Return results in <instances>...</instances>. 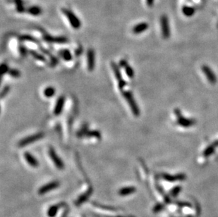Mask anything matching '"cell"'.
Here are the masks:
<instances>
[{"mask_svg":"<svg viewBox=\"0 0 218 217\" xmlns=\"http://www.w3.org/2000/svg\"><path fill=\"white\" fill-rule=\"evenodd\" d=\"M62 12L63 13L64 16L66 17L68 21H69V23L73 28L75 30L79 29L81 27V21L80 20L79 17L73 13L72 11L66 8H62Z\"/></svg>","mask_w":218,"mask_h":217,"instance_id":"cell-1","label":"cell"},{"mask_svg":"<svg viewBox=\"0 0 218 217\" xmlns=\"http://www.w3.org/2000/svg\"><path fill=\"white\" fill-rule=\"evenodd\" d=\"M19 51H20L21 54L22 56H25V54H26V49L25 48L24 46L21 45L20 47H19Z\"/></svg>","mask_w":218,"mask_h":217,"instance_id":"cell-35","label":"cell"},{"mask_svg":"<svg viewBox=\"0 0 218 217\" xmlns=\"http://www.w3.org/2000/svg\"><path fill=\"white\" fill-rule=\"evenodd\" d=\"M91 192L92 189L91 188H89L86 192H84L83 194H82L81 196L79 197V199H78V200L76 201V205H80L81 203H83V202H85L86 199L89 197L90 195H91Z\"/></svg>","mask_w":218,"mask_h":217,"instance_id":"cell-18","label":"cell"},{"mask_svg":"<svg viewBox=\"0 0 218 217\" xmlns=\"http://www.w3.org/2000/svg\"><path fill=\"white\" fill-rule=\"evenodd\" d=\"M128 64V63H127L126 60L122 59V60H121L120 62H119V66H120V67H122V68H125V67H126L127 66H128V64Z\"/></svg>","mask_w":218,"mask_h":217,"instance_id":"cell-36","label":"cell"},{"mask_svg":"<svg viewBox=\"0 0 218 217\" xmlns=\"http://www.w3.org/2000/svg\"><path fill=\"white\" fill-rule=\"evenodd\" d=\"M146 4L148 7L151 8L152 6H153L155 3V0H146Z\"/></svg>","mask_w":218,"mask_h":217,"instance_id":"cell-37","label":"cell"},{"mask_svg":"<svg viewBox=\"0 0 218 217\" xmlns=\"http://www.w3.org/2000/svg\"><path fill=\"white\" fill-rule=\"evenodd\" d=\"M196 8L193 6H184L182 8V12L184 16L187 17L192 16L195 14Z\"/></svg>","mask_w":218,"mask_h":217,"instance_id":"cell-19","label":"cell"},{"mask_svg":"<svg viewBox=\"0 0 218 217\" xmlns=\"http://www.w3.org/2000/svg\"><path fill=\"white\" fill-rule=\"evenodd\" d=\"M122 94L124 97L126 99V102H128L129 107H131L133 114L136 117H139L140 115V110L132 93L130 91H122Z\"/></svg>","mask_w":218,"mask_h":217,"instance_id":"cell-2","label":"cell"},{"mask_svg":"<svg viewBox=\"0 0 218 217\" xmlns=\"http://www.w3.org/2000/svg\"><path fill=\"white\" fill-rule=\"evenodd\" d=\"M81 52H82V49L81 47H79L76 50H75V55L76 56H79L81 54Z\"/></svg>","mask_w":218,"mask_h":217,"instance_id":"cell-38","label":"cell"},{"mask_svg":"<svg viewBox=\"0 0 218 217\" xmlns=\"http://www.w3.org/2000/svg\"><path fill=\"white\" fill-rule=\"evenodd\" d=\"M59 181H52L49 182V183H47L44 185V186L41 187V188L38 190V194L40 195H45V193L49 192V191H52L55 189L57 188L59 186Z\"/></svg>","mask_w":218,"mask_h":217,"instance_id":"cell-7","label":"cell"},{"mask_svg":"<svg viewBox=\"0 0 218 217\" xmlns=\"http://www.w3.org/2000/svg\"><path fill=\"white\" fill-rule=\"evenodd\" d=\"M13 2L15 4L16 11L18 13H23L25 12V8L23 5V0H13Z\"/></svg>","mask_w":218,"mask_h":217,"instance_id":"cell-21","label":"cell"},{"mask_svg":"<svg viewBox=\"0 0 218 217\" xmlns=\"http://www.w3.org/2000/svg\"><path fill=\"white\" fill-rule=\"evenodd\" d=\"M88 69L89 71H92L95 68V51L92 49H89L87 53Z\"/></svg>","mask_w":218,"mask_h":217,"instance_id":"cell-10","label":"cell"},{"mask_svg":"<svg viewBox=\"0 0 218 217\" xmlns=\"http://www.w3.org/2000/svg\"><path fill=\"white\" fill-rule=\"evenodd\" d=\"M118 83H119V88L121 90L124 89V87L126 85V82L124 80V79H122V81H119Z\"/></svg>","mask_w":218,"mask_h":217,"instance_id":"cell-33","label":"cell"},{"mask_svg":"<svg viewBox=\"0 0 218 217\" xmlns=\"http://www.w3.org/2000/svg\"><path fill=\"white\" fill-rule=\"evenodd\" d=\"M125 71H126V74L128 77L131 78H133V76H134V71H133V68L130 66H127L126 67H125Z\"/></svg>","mask_w":218,"mask_h":217,"instance_id":"cell-29","label":"cell"},{"mask_svg":"<svg viewBox=\"0 0 218 217\" xmlns=\"http://www.w3.org/2000/svg\"><path fill=\"white\" fill-rule=\"evenodd\" d=\"M59 54L65 61H70L72 59V54L68 49H62V50L59 51Z\"/></svg>","mask_w":218,"mask_h":217,"instance_id":"cell-22","label":"cell"},{"mask_svg":"<svg viewBox=\"0 0 218 217\" xmlns=\"http://www.w3.org/2000/svg\"><path fill=\"white\" fill-rule=\"evenodd\" d=\"M64 205H65L64 203H60L57 204V205L51 206L48 209V211H47V216H48V217H55L58 211H59V209L63 207V206H64Z\"/></svg>","mask_w":218,"mask_h":217,"instance_id":"cell-16","label":"cell"},{"mask_svg":"<svg viewBox=\"0 0 218 217\" xmlns=\"http://www.w3.org/2000/svg\"><path fill=\"white\" fill-rule=\"evenodd\" d=\"M202 70L205 73L207 78L208 79V81L212 84H215L217 82V78L214 74V73L212 71V70L210 69V68H209L208 66H202Z\"/></svg>","mask_w":218,"mask_h":217,"instance_id":"cell-11","label":"cell"},{"mask_svg":"<svg viewBox=\"0 0 218 217\" xmlns=\"http://www.w3.org/2000/svg\"><path fill=\"white\" fill-rule=\"evenodd\" d=\"M9 90H10V87L8 86H5L4 87V89L2 90V92H1V97L2 98H4V97H5L6 94H8V92H9Z\"/></svg>","mask_w":218,"mask_h":217,"instance_id":"cell-32","label":"cell"},{"mask_svg":"<svg viewBox=\"0 0 218 217\" xmlns=\"http://www.w3.org/2000/svg\"><path fill=\"white\" fill-rule=\"evenodd\" d=\"M43 40L47 42L50 43H57V44H64L67 42L68 40L66 37L64 36H58V37H54V36L49 35H43Z\"/></svg>","mask_w":218,"mask_h":217,"instance_id":"cell-8","label":"cell"},{"mask_svg":"<svg viewBox=\"0 0 218 217\" xmlns=\"http://www.w3.org/2000/svg\"><path fill=\"white\" fill-rule=\"evenodd\" d=\"M21 40H24V41H29V42H35V43H38V40L35 38L33 36L29 35H23L20 37Z\"/></svg>","mask_w":218,"mask_h":217,"instance_id":"cell-27","label":"cell"},{"mask_svg":"<svg viewBox=\"0 0 218 217\" xmlns=\"http://www.w3.org/2000/svg\"><path fill=\"white\" fill-rule=\"evenodd\" d=\"M148 28H149V25L148 23H146V22L139 23L133 26L132 31L133 33L138 35V34L143 33V32H145L146 31H147V30L148 29Z\"/></svg>","mask_w":218,"mask_h":217,"instance_id":"cell-13","label":"cell"},{"mask_svg":"<svg viewBox=\"0 0 218 217\" xmlns=\"http://www.w3.org/2000/svg\"><path fill=\"white\" fill-rule=\"evenodd\" d=\"M160 26L163 37L165 39H167L170 36V27L169 25L168 17L166 15H163L160 18Z\"/></svg>","mask_w":218,"mask_h":217,"instance_id":"cell-4","label":"cell"},{"mask_svg":"<svg viewBox=\"0 0 218 217\" xmlns=\"http://www.w3.org/2000/svg\"><path fill=\"white\" fill-rule=\"evenodd\" d=\"M174 112H175V114L176 115V117H177L178 123L179 124L180 126H183V127L189 128L190 126H192L193 124L196 123V121L194 119H189L183 117L182 115V113H181V111L179 109H175Z\"/></svg>","mask_w":218,"mask_h":217,"instance_id":"cell-5","label":"cell"},{"mask_svg":"<svg viewBox=\"0 0 218 217\" xmlns=\"http://www.w3.org/2000/svg\"><path fill=\"white\" fill-rule=\"evenodd\" d=\"M136 191V188L133 186H128V187H124V188H121L119 190V195L120 196H128V195H130L133 193H134Z\"/></svg>","mask_w":218,"mask_h":217,"instance_id":"cell-15","label":"cell"},{"mask_svg":"<svg viewBox=\"0 0 218 217\" xmlns=\"http://www.w3.org/2000/svg\"><path fill=\"white\" fill-rule=\"evenodd\" d=\"M55 94V89L53 87H47L44 90V95L47 98H51Z\"/></svg>","mask_w":218,"mask_h":217,"instance_id":"cell-24","label":"cell"},{"mask_svg":"<svg viewBox=\"0 0 218 217\" xmlns=\"http://www.w3.org/2000/svg\"><path fill=\"white\" fill-rule=\"evenodd\" d=\"M216 146H217V145H216V143H215V142L213 144H212V145L208 146V147H207L206 150H205V151L203 152V155L205 156H206V157L210 156L211 154L214 152L215 147H216Z\"/></svg>","mask_w":218,"mask_h":217,"instance_id":"cell-23","label":"cell"},{"mask_svg":"<svg viewBox=\"0 0 218 217\" xmlns=\"http://www.w3.org/2000/svg\"><path fill=\"white\" fill-rule=\"evenodd\" d=\"M8 74L13 78H19L21 76V72L20 71H18V69H16V68H13V69H10L9 71H8Z\"/></svg>","mask_w":218,"mask_h":217,"instance_id":"cell-28","label":"cell"},{"mask_svg":"<svg viewBox=\"0 0 218 217\" xmlns=\"http://www.w3.org/2000/svg\"><path fill=\"white\" fill-rule=\"evenodd\" d=\"M43 137H44V133H38L34 135H30V136L25 137V138H23L19 141L18 146L19 147H24V146L31 145V144L33 143L34 142L42 139Z\"/></svg>","mask_w":218,"mask_h":217,"instance_id":"cell-3","label":"cell"},{"mask_svg":"<svg viewBox=\"0 0 218 217\" xmlns=\"http://www.w3.org/2000/svg\"><path fill=\"white\" fill-rule=\"evenodd\" d=\"M64 104H65V97L64 96H61L58 98L56 102L55 109H54V113L55 116H59L63 111Z\"/></svg>","mask_w":218,"mask_h":217,"instance_id":"cell-9","label":"cell"},{"mask_svg":"<svg viewBox=\"0 0 218 217\" xmlns=\"http://www.w3.org/2000/svg\"><path fill=\"white\" fill-rule=\"evenodd\" d=\"M26 12L28 14L32 15L33 16H38L42 14V10L38 6H31L27 8Z\"/></svg>","mask_w":218,"mask_h":217,"instance_id":"cell-17","label":"cell"},{"mask_svg":"<svg viewBox=\"0 0 218 217\" xmlns=\"http://www.w3.org/2000/svg\"><path fill=\"white\" fill-rule=\"evenodd\" d=\"M9 68L8 66L6 65V64H2L1 66V75L3 76L4 74H6V73H8L9 71Z\"/></svg>","mask_w":218,"mask_h":217,"instance_id":"cell-31","label":"cell"},{"mask_svg":"<svg viewBox=\"0 0 218 217\" xmlns=\"http://www.w3.org/2000/svg\"><path fill=\"white\" fill-rule=\"evenodd\" d=\"M30 53L33 56V57L36 59L37 60H39L40 61H46V59H45V57L42 54H40V53L37 52L36 51H33V50H30Z\"/></svg>","mask_w":218,"mask_h":217,"instance_id":"cell-25","label":"cell"},{"mask_svg":"<svg viewBox=\"0 0 218 217\" xmlns=\"http://www.w3.org/2000/svg\"><path fill=\"white\" fill-rule=\"evenodd\" d=\"M163 206L161 204H159V205H157L154 207L153 211H154L155 212H160L162 209H163Z\"/></svg>","mask_w":218,"mask_h":217,"instance_id":"cell-34","label":"cell"},{"mask_svg":"<svg viewBox=\"0 0 218 217\" xmlns=\"http://www.w3.org/2000/svg\"><path fill=\"white\" fill-rule=\"evenodd\" d=\"M24 157L25 161H26V162L31 167H33V168H37V167H38L39 163L38 162V160H37L35 156L32 155L30 152H25L24 154Z\"/></svg>","mask_w":218,"mask_h":217,"instance_id":"cell-14","label":"cell"},{"mask_svg":"<svg viewBox=\"0 0 218 217\" xmlns=\"http://www.w3.org/2000/svg\"><path fill=\"white\" fill-rule=\"evenodd\" d=\"M49 157L51 158V159L52 160L54 164L55 165V166L57 167V169H59L61 170V169H63L64 168V164L59 156L57 155V154L56 153L55 150L53 148H49Z\"/></svg>","mask_w":218,"mask_h":217,"instance_id":"cell-6","label":"cell"},{"mask_svg":"<svg viewBox=\"0 0 218 217\" xmlns=\"http://www.w3.org/2000/svg\"><path fill=\"white\" fill-rule=\"evenodd\" d=\"M182 190V187L180 186H176L175 188H174L172 190H171V194L172 196L173 197H176L179 195V193L180 192V191Z\"/></svg>","mask_w":218,"mask_h":217,"instance_id":"cell-30","label":"cell"},{"mask_svg":"<svg viewBox=\"0 0 218 217\" xmlns=\"http://www.w3.org/2000/svg\"><path fill=\"white\" fill-rule=\"evenodd\" d=\"M163 178L169 182H174L176 180H183L186 179V176L183 173H178L175 176H172L167 173H163Z\"/></svg>","mask_w":218,"mask_h":217,"instance_id":"cell-12","label":"cell"},{"mask_svg":"<svg viewBox=\"0 0 218 217\" xmlns=\"http://www.w3.org/2000/svg\"><path fill=\"white\" fill-rule=\"evenodd\" d=\"M112 69H113L114 75H115V77H116V80H117L118 82L119 81H122L123 78H122V74H121V71L119 70V66L116 65L114 62H112Z\"/></svg>","mask_w":218,"mask_h":217,"instance_id":"cell-20","label":"cell"},{"mask_svg":"<svg viewBox=\"0 0 218 217\" xmlns=\"http://www.w3.org/2000/svg\"><path fill=\"white\" fill-rule=\"evenodd\" d=\"M86 136L87 137H96V138L100 139L101 137V133L99 132L98 130H88L87 133H86Z\"/></svg>","mask_w":218,"mask_h":217,"instance_id":"cell-26","label":"cell"}]
</instances>
